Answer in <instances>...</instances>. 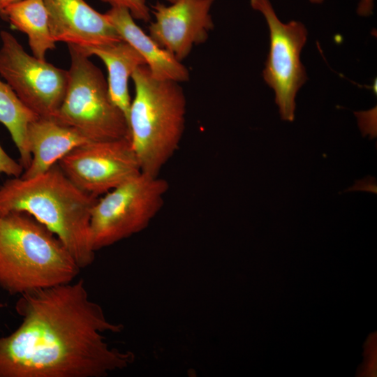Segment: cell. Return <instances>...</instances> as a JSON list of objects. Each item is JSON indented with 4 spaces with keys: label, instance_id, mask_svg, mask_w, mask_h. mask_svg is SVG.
<instances>
[{
    "label": "cell",
    "instance_id": "obj_1",
    "mask_svg": "<svg viewBox=\"0 0 377 377\" xmlns=\"http://www.w3.org/2000/svg\"><path fill=\"white\" fill-rule=\"evenodd\" d=\"M15 309L22 323L0 337V377H105L135 360L106 341L123 325L107 318L83 279L23 293Z\"/></svg>",
    "mask_w": 377,
    "mask_h": 377
},
{
    "label": "cell",
    "instance_id": "obj_2",
    "mask_svg": "<svg viewBox=\"0 0 377 377\" xmlns=\"http://www.w3.org/2000/svg\"><path fill=\"white\" fill-rule=\"evenodd\" d=\"M98 199L76 186L56 163L33 177L5 181L0 186V213L29 214L52 232L84 269L95 258L89 228Z\"/></svg>",
    "mask_w": 377,
    "mask_h": 377
},
{
    "label": "cell",
    "instance_id": "obj_3",
    "mask_svg": "<svg viewBox=\"0 0 377 377\" xmlns=\"http://www.w3.org/2000/svg\"><path fill=\"white\" fill-rule=\"evenodd\" d=\"M81 268L59 239L23 212L0 213V288L10 295L73 281Z\"/></svg>",
    "mask_w": 377,
    "mask_h": 377
},
{
    "label": "cell",
    "instance_id": "obj_4",
    "mask_svg": "<svg viewBox=\"0 0 377 377\" xmlns=\"http://www.w3.org/2000/svg\"><path fill=\"white\" fill-rule=\"evenodd\" d=\"M135 96L128 124L140 170L160 172L179 148L185 129L186 98L180 83L154 77L147 65L131 75Z\"/></svg>",
    "mask_w": 377,
    "mask_h": 377
},
{
    "label": "cell",
    "instance_id": "obj_5",
    "mask_svg": "<svg viewBox=\"0 0 377 377\" xmlns=\"http://www.w3.org/2000/svg\"><path fill=\"white\" fill-rule=\"evenodd\" d=\"M71 66L63 101L53 118L90 142L130 138L127 119L112 102L102 71L82 47L68 44Z\"/></svg>",
    "mask_w": 377,
    "mask_h": 377
},
{
    "label": "cell",
    "instance_id": "obj_6",
    "mask_svg": "<svg viewBox=\"0 0 377 377\" xmlns=\"http://www.w3.org/2000/svg\"><path fill=\"white\" fill-rule=\"evenodd\" d=\"M169 184L141 172L104 194L94 206L90 240L96 252L146 229L162 209Z\"/></svg>",
    "mask_w": 377,
    "mask_h": 377
},
{
    "label": "cell",
    "instance_id": "obj_7",
    "mask_svg": "<svg viewBox=\"0 0 377 377\" xmlns=\"http://www.w3.org/2000/svg\"><path fill=\"white\" fill-rule=\"evenodd\" d=\"M250 3L264 16L269 31V50L263 77L274 91L281 118L293 121L297 94L308 79L300 59L307 29L298 21L282 22L269 0H250Z\"/></svg>",
    "mask_w": 377,
    "mask_h": 377
},
{
    "label": "cell",
    "instance_id": "obj_8",
    "mask_svg": "<svg viewBox=\"0 0 377 377\" xmlns=\"http://www.w3.org/2000/svg\"><path fill=\"white\" fill-rule=\"evenodd\" d=\"M0 75L36 115L54 117L65 96L68 71L29 54L10 32H0Z\"/></svg>",
    "mask_w": 377,
    "mask_h": 377
},
{
    "label": "cell",
    "instance_id": "obj_9",
    "mask_svg": "<svg viewBox=\"0 0 377 377\" xmlns=\"http://www.w3.org/2000/svg\"><path fill=\"white\" fill-rule=\"evenodd\" d=\"M57 163L76 186L96 198L141 172L130 138L89 142Z\"/></svg>",
    "mask_w": 377,
    "mask_h": 377
},
{
    "label": "cell",
    "instance_id": "obj_10",
    "mask_svg": "<svg viewBox=\"0 0 377 377\" xmlns=\"http://www.w3.org/2000/svg\"><path fill=\"white\" fill-rule=\"evenodd\" d=\"M214 0H175L170 5L152 6L154 21L148 27L150 37L182 61L193 46L207 41L214 29L210 14Z\"/></svg>",
    "mask_w": 377,
    "mask_h": 377
},
{
    "label": "cell",
    "instance_id": "obj_11",
    "mask_svg": "<svg viewBox=\"0 0 377 377\" xmlns=\"http://www.w3.org/2000/svg\"><path fill=\"white\" fill-rule=\"evenodd\" d=\"M52 38L82 47L122 40L105 13L84 0H44Z\"/></svg>",
    "mask_w": 377,
    "mask_h": 377
},
{
    "label": "cell",
    "instance_id": "obj_12",
    "mask_svg": "<svg viewBox=\"0 0 377 377\" xmlns=\"http://www.w3.org/2000/svg\"><path fill=\"white\" fill-rule=\"evenodd\" d=\"M27 139L31 160L20 176L22 178L45 172L72 149L90 142L76 129L54 118L41 117L29 124Z\"/></svg>",
    "mask_w": 377,
    "mask_h": 377
},
{
    "label": "cell",
    "instance_id": "obj_13",
    "mask_svg": "<svg viewBox=\"0 0 377 377\" xmlns=\"http://www.w3.org/2000/svg\"><path fill=\"white\" fill-rule=\"evenodd\" d=\"M105 14L121 39L133 46L143 57L154 77L179 83L189 80L188 69L147 34L136 24L128 10L113 6Z\"/></svg>",
    "mask_w": 377,
    "mask_h": 377
},
{
    "label": "cell",
    "instance_id": "obj_14",
    "mask_svg": "<svg viewBox=\"0 0 377 377\" xmlns=\"http://www.w3.org/2000/svg\"><path fill=\"white\" fill-rule=\"evenodd\" d=\"M82 48L89 57H98L105 65L110 96L128 122L132 101L128 90L129 78L137 68L146 65L145 59L133 46L123 40Z\"/></svg>",
    "mask_w": 377,
    "mask_h": 377
},
{
    "label": "cell",
    "instance_id": "obj_15",
    "mask_svg": "<svg viewBox=\"0 0 377 377\" xmlns=\"http://www.w3.org/2000/svg\"><path fill=\"white\" fill-rule=\"evenodd\" d=\"M3 19L27 36L35 57L45 60L46 53L56 47L44 0H20L10 4L4 9Z\"/></svg>",
    "mask_w": 377,
    "mask_h": 377
},
{
    "label": "cell",
    "instance_id": "obj_16",
    "mask_svg": "<svg viewBox=\"0 0 377 377\" xmlns=\"http://www.w3.org/2000/svg\"><path fill=\"white\" fill-rule=\"evenodd\" d=\"M37 117L38 115L21 102L12 88L0 80V123L10 133L24 170L29 166L31 160L27 139V128Z\"/></svg>",
    "mask_w": 377,
    "mask_h": 377
},
{
    "label": "cell",
    "instance_id": "obj_17",
    "mask_svg": "<svg viewBox=\"0 0 377 377\" xmlns=\"http://www.w3.org/2000/svg\"><path fill=\"white\" fill-rule=\"evenodd\" d=\"M113 6L123 7L128 10L135 20L149 22L151 19V10L145 0H101ZM170 3L175 0H165Z\"/></svg>",
    "mask_w": 377,
    "mask_h": 377
},
{
    "label": "cell",
    "instance_id": "obj_18",
    "mask_svg": "<svg viewBox=\"0 0 377 377\" xmlns=\"http://www.w3.org/2000/svg\"><path fill=\"white\" fill-rule=\"evenodd\" d=\"M24 170L20 163L10 157L0 145V174L20 177Z\"/></svg>",
    "mask_w": 377,
    "mask_h": 377
},
{
    "label": "cell",
    "instance_id": "obj_19",
    "mask_svg": "<svg viewBox=\"0 0 377 377\" xmlns=\"http://www.w3.org/2000/svg\"><path fill=\"white\" fill-rule=\"evenodd\" d=\"M374 9V0H360L357 13L360 16L367 17L372 14Z\"/></svg>",
    "mask_w": 377,
    "mask_h": 377
},
{
    "label": "cell",
    "instance_id": "obj_20",
    "mask_svg": "<svg viewBox=\"0 0 377 377\" xmlns=\"http://www.w3.org/2000/svg\"><path fill=\"white\" fill-rule=\"evenodd\" d=\"M19 1L20 0H0V16L3 18L4 9L10 4Z\"/></svg>",
    "mask_w": 377,
    "mask_h": 377
},
{
    "label": "cell",
    "instance_id": "obj_21",
    "mask_svg": "<svg viewBox=\"0 0 377 377\" xmlns=\"http://www.w3.org/2000/svg\"><path fill=\"white\" fill-rule=\"evenodd\" d=\"M313 3H321L323 0H309Z\"/></svg>",
    "mask_w": 377,
    "mask_h": 377
},
{
    "label": "cell",
    "instance_id": "obj_22",
    "mask_svg": "<svg viewBox=\"0 0 377 377\" xmlns=\"http://www.w3.org/2000/svg\"><path fill=\"white\" fill-rule=\"evenodd\" d=\"M5 306V304H3V303H0V309L3 308Z\"/></svg>",
    "mask_w": 377,
    "mask_h": 377
}]
</instances>
